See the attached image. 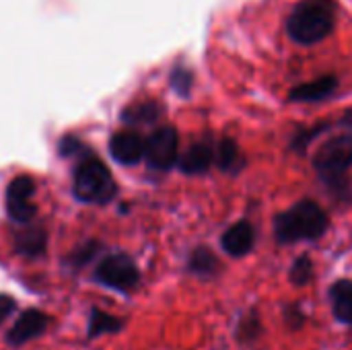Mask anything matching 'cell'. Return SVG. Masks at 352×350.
Returning <instances> with one entry per match:
<instances>
[{
  "instance_id": "cell-17",
  "label": "cell",
  "mask_w": 352,
  "mask_h": 350,
  "mask_svg": "<svg viewBox=\"0 0 352 350\" xmlns=\"http://www.w3.org/2000/svg\"><path fill=\"white\" fill-rule=\"evenodd\" d=\"M122 328V322L101 309H93L91 311V320H89V338H97L101 334H111L118 332Z\"/></svg>"
},
{
  "instance_id": "cell-1",
  "label": "cell",
  "mask_w": 352,
  "mask_h": 350,
  "mask_svg": "<svg viewBox=\"0 0 352 350\" xmlns=\"http://www.w3.org/2000/svg\"><path fill=\"white\" fill-rule=\"evenodd\" d=\"M328 217L320 204L314 200H301L289 210L280 212L274 221L276 239L283 243L293 241H311L326 233Z\"/></svg>"
},
{
  "instance_id": "cell-4",
  "label": "cell",
  "mask_w": 352,
  "mask_h": 350,
  "mask_svg": "<svg viewBox=\"0 0 352 350\" xmlns=\"http://www.w3.org/2000/svg\"><path fill=\"white\" fill-rule=\"evenodd\" d=\"M72 190L80 202L89 204H105L118 192L109 169L97 157H87L85 161H80V165L74 171Z\"/></svg>"
},
{
  "instance_id": "cell-21",
  "label": "cell",
  "mask_w": 352,
  "mask_h": 350,
  "mask_svg": "<svg viewBox=\"0 0 352 350\" xmlns=\"http://www.w3.org/2000/svg\"><path fill=\"white\" fill-rule=\"evenodd\" d=\"M171 85L173 89L179 93V95H188L190 93V87H192V72L177 66L173 72H171Z\"/></svg>"
},
{
  "instance_id": "cell-14",
  "label": "cell",
  "mask_w": 352,
  "mask_h": 350,
  "mask_svg": "<svg viewBox=\"0 0 352 350\" xmlns=\"http://www.w3.org/2000/svg\"><path fill=\"white\" fill-rule=\"evenodd\" d=\"M47 235L41 227H31L14 235V250L27 258H37L45 252Z\"/></svg>"
},
{
  "instance_id": "cell-8",
  "label": "cell",
  "mask_w": 352,
  "mask_h": 350,
  "mask_svg": "<svg viewBox=\"0 0 352 350\" xmlns=\"http://www.w3.org/2000/svg\"><path fill=\"white\" fill-rule=\"evenodd\" d=\"M47 328V316L39 309H27L19 316V320L12 324V328L8 330V344L10 347H21L37 336L43 334V330Z\"/></svg>"
},
{
  "instance_id": "cell-20",
  "label": "cell",
  "mask_w": 352,
  "mask_h": 350,
  "mask_svg": "<svg viewBox=\"0 0 352 350\" xmlns=\"http://www.w3.org/2000/svg\"><path fill=\"white\" fill-rule=\"evenodd\" d=\"M260 322H258V316L256 314H250L248 318L241 320L239 328H237V338L243 340V342H250V340H256L258 334H260Z\"/></svg>"
},
{
  "instance_id": "cell-10",
  "label": "cell",
  "mask_w": 352,
  "mask_h": 350,
  "mask_svg": "<svg viewBox=\"0 0 352 350\" xmlns=\"http://www.w3.org/2000/svg\"><path fill=\"white\" fill-rule=\"evenodd\" d=\"M221 243L229 256L241 258V256L250 254L254 248V227L248 221H239L223 233Z\"/></svg>"
},
{
  "instance_id": "cell-25",
  "label": "cell",
  "mask_w": 352,
  "mask_h": 350,
  "mask_svg": "<svg viewBox=\"0 0 352 350\" xmlns=\"http://www.w3.org/2000/svg\"><path fill=\"white\" fill-rule=\"evenodd\" d=\"M16 309V303H14V299L12 297H8V295H0V326L12 316V311Z\"/></svg>"
},
{
  "instance_id": "cell-16",
  "label": "cell",
  "mask_w": 352,
  "mask_h": 350,
  "mask_svg": "<svg viewBox=\"0 0 352 350\" xmlns=\"http://www.w3.org/2000/svg\"><path fill=\"white\" fill-rule=\"evenodd\" d=\"M219 266H221L219 258L210 248H196L190 254V260H188L190 272H194L198 276H212V274L219 272Z\"/></svg>"
},
{
  "instance_id": "cell-26",
  "label": "cell",
  "mask_w": 352,
  "mask_h": 350,
  "mask_svg": "<svg viewBox=\"0 0 352 350\" xmlns=\"http://www.w3.org/2000/svg\"><path fill=\"white\" fill-rule=\"evenodd\" d=\"M342 126H346V128H351L352 130V109H349L346 113H344V118H342V122H340Z\"/></svg>"
},
{
  "instance_id": "cell-13",
  "label": "cell",
  "mask_w": 352,
  "mask_h": 350,
  "mask_svg": "<svg viewBox=\"0 0 352 350\" xmlns=\"http://www.w3.org/2000/svg\"><path fill=\"white\" fill-rule=\"evenodd\" d=\"M330 303L334 318L352 326V281H338L330 289Z\"/></svg>"
},
{
  "instance_id": "cell-3",
  "label": "cell",
  "mask_w": 352,
  "mask_h": 350,
  "mask_svg": "<svg viewBox=\"0 0 352 350\" xmlns=\"http://www.w3.org/2000/svg\"><path fill=\"white\" fill-rule=\"evenodd\" d=\"M314 167L336 196H342V190L349 194L346 171L352 167V134H340L324 142L314 157Z\"/></svg>"
},
{
  "instance_id": "cell-5",
  "label": "cell",
  "mask_w": 352,
  "mask_h": 350,
  "mask_svg": "<svg viewBox=\"0 0 352 350\" xmlns=\"http://www.w3.org/2000/svg\"><path fill=\"white\" fill-rule=\"evenodd\" d=\"M95 278L103 287H109V289L120 291V293H130V291H134L138 287L140 274H138L136 264L128 256L113 254V256H107L97 266Z\"/></svg>"
},
{
  "instance_id": "cell-19",
  "label": "cell",
  "mask_w": 352,
  "mask_h": 350,
  "mask_svg": "<svg viewBox=\"0 0 352 350\" xmlns=\"http://www.w3.org/2000/svg\"><path fill=\"white\" fill-rule=\"evenodd\" d=\"M291 283L297 285V287H305L311 283L314 278V262L309 256H299L295 260V264L291 266Z\"/></svg>"
},
{
  "instance_id": "cell-11",
  "label": "cell",
  "mask_w": 352,
  "mask_h": 350,
  "mask_svg": "<svg viewBox=\"0 0 352 350\" xmlns=\"http://www.w3.org/2000/svg\"><path fill=\"white\" fill-rule=\"evenodd\" d=\"M214 161V151L208 142H196L192 144L179 159V169L188 175H198L210 169Z\"/></svg>"
},
{
  "instance_id": "cell-22",
  "label": "cell",
  "mask_w": 352,
  "mask_h": 350,
  "mask_svg": "<svg viewBox=\"0 0 352 350\" xmlns=\"http://www.w3.org/2000/svg\"><path fill=\"white\" fill-rule=\"evenodd\" d=\"M95 252H97V245L95 243H89V245H82V248H78L72 256H70V260H72V266H85L93 256H95Z\"/></svg>"
},
{
  "instance_id": "cell-2",
  "label": "cell",
  "mask_w": 352,
  "mask_h": 350,
  "mask_svg": "<svg viewBox=\"0 0 352 350\" xmlns=\"http://www.w3.org/2000/svg\"><path fill=\"white\" fill-rule=\"evenodd\" d=\"M334 21H336L334 0H301L293 8L287 21V29L293 39L309 45L324 39L334 29Z\"/></svg>"
},
{
  "instance_id": "cell-6",
  "label": "cell",
  "mask_w": 352,
  "mask_h": 350,
  "mask_svg": "<svg viewBox=\"0 0 352 350\" xmlns=\"http://www.w3.org/2000/svg\"><path fill=\"white\" fill-rule=\"evenodd\" d=\"M177 149L179 138L177 130L173 126H161L157 128L144 142V159L151 169L167 171L177 161Z\"/></svg>"
},
{
  "instance_id": "cell-9",
  "label": "cell",
  "mask_w": 352,
  "mask_h": 350,
  "mask_svg": "<svg viewBox=\"0 0 352 350\" xmlns=\"http://www.w3.org/2000/svg\"><path fill=\"white\" fill-rule=\"evenodd\" d=\"M109 153L122 165H136L144 157V140L132 130L116 132L109 140Z\"/></svg>"
},
{
  "instance_id": "cell-24",
  "label": "cell",
  "mask_w": 352,
  "mask_h": 350,
  "mask_svg": "<svg viewBox=\"0 0 352 350\" xmlns=\"http://www.w3.org/2000/svg\"><path fill=\"white\" fill-rule=\"evenodd\" d=\"M326 126H316L314 130H303L297 138H295V142H293V149H297V151H303L307 144H309V140L318 134V132H322Z\"/></svg>"
},
{
  "instance_id": "cell-23",
  "label": "cell",
  "mask_w": 352,
  "mask_h": 350,
  "mask_svg": "<svg viewBox=\"0 0 352 350\" xmlns=\"http://www.w3.org/2000/svg\"><path fill=\"white\" fill-rule=\"evenodd\" d=\"M285 322H287L289 328L297 330V328H301V326L305 324V316H303V311L297 309V307H287V309H285Z\"/></svg>"
},
{
  "instance_id": "cell-18",
  "label": "cell",
  "mask_w": 352,
  "mask_h": 350,
  "mask_svg": "<svg viewBox=\"0 0 352 350\" xmlns=\"http://www.w3.org/2000/svg\"><path fill=\"white\" fill-rule=\"evenodd\" d=\"M237 157H239V149L237 144L231 140V138H223L217 146V155H214V161L219 165V169L223 171H229L235 163H237Z\"/></svg>"
},
{
  "instance_id": "cell-15",
  "label": "cell",
  "mask_w": 352,
  "mask_h": 350,
  "mask_svg": "<svg viewBox=\"0 0 352 350\" xmlns=\"http://www.w3.org/2000/svg\"><path fill=\"white\" fill-rule=\"evenodd\" d=\"M159 116H161V105L157 101H153V99L130 103L122 111V120L128 122V124H151Z\"/></svg>"
},
{
  "instance_id": "cell-7",
  "label": "cell",
  "mask_w": 352,
  "mask_h": 350,
  "mask_svg": "<svg viewBox=\"0 0 352 350\" xmlns=\"http://www.w3.org/2000/svg\"><path fill=\"white\" fill-rule=\"evenodd\" d=\"M35 182L29 175H16L6 188V212L16 223H31L37 215L33 204Z\"/></svg>"
},
{
  "instance_id": "cell-12",
  "label": "cell",
  "mask_w": 352,
  "mask_h": 350,
  "mask_svg": "<svg viewBox=\"0 0 352 350\" xmlns=\"http://www.w3.org/2000/svg\"><path fill=\"white\" fill-rule=\"evenodd\" d=\"M336 87H338V78L332 74H326V76L314 78L309 83L297 85L289 97L293 101H320V99H326L328 95H332Z\"/></svg>"
}]
</instances>
